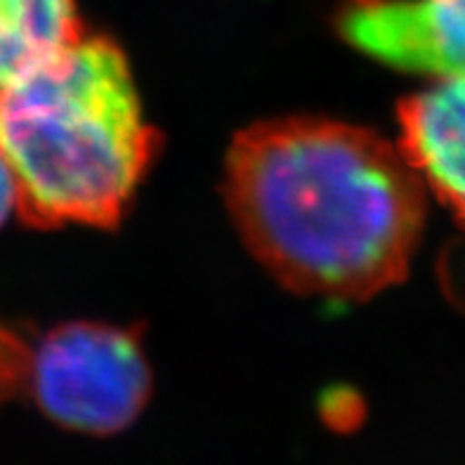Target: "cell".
Listing matches in <instances>:
<instances>
[{
  "mask_svg": "<svg viewBox=\"0 0 465 465\" xmlns=\"http://www.w3.org/2000/svg\"><path fill=\"white\" fill-rule=\"evenodd\" d=\"M128 62L104 38H76L0 85V156L24 220L112 227L152 159Z\"/></svg>",
  "mask_w": 465,
  "mask_h": 465,
  "instance_id": "7a4b0ae2",
  "label": "cell"
},
{
  "mask_svg": "<svg viewBox=\"0 0 465 465\" xmlns=\"http://www.w3.org/2000/svg\"><path fill=\"white\" fill-rule=\"evenodd\" d=\"M81 35L74 0H0V85Z\"/></svg>",
  "mask_w": 465,
  "mask_h": 465,
  "instance_id": "8992f818",
  "label": "cell"
},
{
  "mask_svg": "<svg viewBox=\"0 0 465 465\" xmlns=\"http://www.w3.org/2000/svg\"><path fill=\"white\" fill-rule=\"evenodd\" d=\"M357 3H369V0H357Z\"/></svg>",
  "mask_w": 465,
  "mask_h": 465,
  "instance_id": "9c48e42d",
  "label": "cell"
},
{
  "mask_svg": "<svg viewBox=\"0 0 465 465\" xmlns=\"http://www.w3.org/2000/svg\"><path fill=\"white\" fill-rule=\"evenodd\" d=\"M401 153L465 224V76L442 78L400 104Z\"/></svg>",
  "mask_w": 465,
  "mask_h": 465,
  "instance_id": "5b68a950",
  "label": "cell"
},
{
  "mask_svg": "<svg viewBox=\"0 0 465 465\" xmlns=\"http://www.w3.org/2000/svg\"><path fill=\"white\" fill-rule=\"evenodd\" d=\"M232 218L289 289L366 301L401 282L425 220L407 156L357 125L279 118L236 135L227 156Z\"/></svg>",
  "mask_w": 465,
  "mask_h": 465,
  "instance_id": "6da1fadb",
  "label": "cell"
},
{
  "mask_svg": "<svg viewBox=\"0 0 465 465\" xmlns=\"http://www.w3.org/2000/svg\"><path fill=\"white\" fill-rule=\"evenodd\" d=\"M342 35L388 66L465 76V0H369L342 15Z\"/></svg>",
  "mask_w": 465,
  "mask_h": 465,
  "instance_id": "277c9868",
  "label": "cell"
},
{
  "mask_svg": "<svg viewBox=\"0 0 465 465\" xmlns=\"http://www.w3.org/2000/svg\"><path fill=\"white\" fill-rule=\"evenodd\" d=\"M57 331L34 333L0 322V407L12 400L34 401L54 354Z\"/></svg>",
  "mask_w": 465,
  "mask_h": 465,
  "instance_id": "52a82bcc",
  "label": "cell"
},
{
  "mask_svg": "<svg viewBox=\"0 0 465 465\" xmlns=\"http://www.w3.org/2000/svg\"><path fill=\"white\" fill-rule=\"evenodd\" d=\"M152 371L135 331L74 322L62 326L53 371L35 409L66 430L116 435L147 407Z\"/></svg>",
  "mask_w": 465,
  "mask_h": 465,
  "instance_id": "3957f363",
  "label": "cell"
},
{
  "mask_svg": "<svg viewBox=\"0 0 465 465\" xmlns=\"http://www.w3.org/2000/svg\"><path fill=\"white\" fill-rule=\"evenodd\" d=\"M17 203V194H15V180L10 175V168L5 165L3 156H0V224L5 223L10 211H15Z\"/></svg>",
  "mask_w": 465,
  "mask_h": 465,
  "instance_id": "ba28073f",
  "label": "cell"
}]
</instances>
